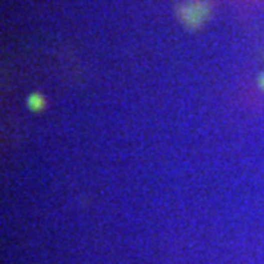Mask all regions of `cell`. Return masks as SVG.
Masks as SVG:
<instances>
[{
  "label": "cell",
  "mask_w": 264,
  "mask_h": 264,
  "mask_svg": "<svg viewBox=\"0 0 264 264\" xmlns=\"http://www.w3.org/2000/svg\"><path fill=\"white\" fill-rule=\"evenodd\" d=\"M28 106L32 109V110H38L43 107V97H40L38 94H32V96L28 98Z\"/></svg>",
  "instance_id": "6da1fadb"
}]
</instances>
